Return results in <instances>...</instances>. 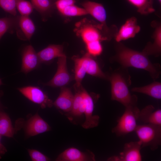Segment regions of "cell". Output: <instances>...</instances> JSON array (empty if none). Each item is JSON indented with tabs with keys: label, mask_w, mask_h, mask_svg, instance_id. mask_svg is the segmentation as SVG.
<instances>
[{
	"label": "cell",
	"mask_w": 161,
	"mask_h": 161,
	"mask_svg": "<svg viewBox=\"0 0 161 161\" xmlns=\"http://www.w3.org/2000/svg\"><path fill=\"white\" fill-rule=\"evenodd\" d=\"M153 36V44H147L142 52L147 56L153 55L159 56L161 52V27L158 24L155 27Z\"/></svg>",
	"instance_id": "obj_20"
},
{
	"label": "cell",
	"mask_w": 161,
	"mask_h": 161,
	"mask_svg": "<svg viewBox=\"0 0 161 161\" xmlns=\"http://www.w3.org/2000/svg\"><path fill=\"white\" fill-rule=\"evenodd\" d=\"M35 30V25L29 16H18L16 31L19 39L30 41Z\"/></svg>",
	"instance_id": "obj_14"
},
{
	"label": "cell",
	"mask_w": 161,
	"mask_h": 161,
	"mask_svg": "<svg viewBox=\"0 0 161 161\" xmlns=\"http://www.w3.org/2000/svg\"><path fill=\"white\" fill-rule=\"evenodd\" d=\"M72 79L67 70L66 56L65 55L58 58L57 69L55 74L49 81L44 85L54 87H62L68 84Z\"/></svg>",
	"instance_id": "obj_7"
},
{
	"label": "cell",
	"mask_w": 161,
	"mask_h": 161,
	"mask_svg": "<svg viewBox=\"0 0 161 161\" xmlns=\"http://www.w3.org/2000/svg\"><path fill=\"white\" fill-rule=\"evenodd\" d=\"M17 89L25 97L33 103L39 105L42 109L50 108L53 106V101L38 86H28Z\"/></svg>",
	"instance_id": "obj_6"
},
{
	"label": "cell",
	"mask_w": 161,
	"mask_h": 161,
	"mask_svg": "<svg viewBox=\"0 0 161 161\" xmlns=\"http://www.w3.org/2000/svg\"><path fill=\"white\" fill-rule=\"evenodd\" d=\"M56 161H95V156L90 151L82 152L74 147L67 148L61 153L55 160Z\"/></svg>",
	"instance_id": "obj_12"
},
{
	"label": "cell",
	"mask_w": 161,
	"mask_h": 161,
	"mask_svg": "<svg viewBox=\"0 0 161 161\" xmlns=\"http://www.w3.org/2000/svg\"><path fill=\"white\" fill-rule=\"evenodd\" d=\"M80 90L84 102L85 120L82 125L85 129H89L97 126L99 123L100 117L97 115H93L94 100L90 95L81 87Z\"/></svg>",
	"instance_id": "obj_9"
},
{
	"label": "cell",
	"mask_w": 161,
	"mask_h": 161,
	"mask_svg": "<svg viewBox=\"0 0 161 161\" xmlns=\"http://www.w3.org/2000/svg\"><path fill=\"white\" fill-rule=\"evenodd\" d=\"M141 144L139 141L125 144L123 150L118 155L109 157V161H141Z\"/></svg>",
	"instance_id": "obj_8"
},
{
	"label": "cell",
	"mask_w": 161,
	"mask_h": 161,
	"mask_svg": "<svg viewBox=\"0 0 161 161\" xmlns=\"http://www.w3.org/2000/svg\"><path fill=\"white\" fill-rule=\"evenodd\" d=\"M80 89L76 90L71 109L67 114L70 120L72 117H79L84 113V102Z\"/></svg>",
	"instance_id": "obj_22"
},
{
	"label": "cell",
	"mask_w": 161,
	"mask_h": 161,
	"mask_svg": "<svg viewBox=\"0 0 161 161\" xmlns=\"http://www.w3.org/2000/svg\"><path fill=\"white\" fill-rule=\"evenodd\" d=\"M131 91L143 94L157 100L161 99V83L154 81L144 86L133 87Z\"/></svg>",
	"instance_id": "obj_21"
},
{
	"label": "cell",
	"mask_w": 161,
	"mask_h": 161,
	"mask_svg": "<svg viewBox=\"0 0 161 161\" xmlns=\"http://www.w3.org/2000/svg\"><path fill=\"white\" fill-rule=\"evenodd\" d=\"M18 0H0V7L13 16L17 15L16 4Z\"/></svg>",
	"instance_id": "obj_30"
},
{
	"label": "cell",
	"mask_w": 161,
	"mask_h": 161,
	"mask_svg": "<svg viewBox=\"0 0 161 161\" xmlns=\"http://www.w3.org/2000/svg\"><path fill=\"white\" fill-rule=\"evenodd\" d=\"M140 30L136 18L132 17L127 19L120 27L115 36L117 42L134 38Z\"/></svg>",
	"instance_id": "obj_13"
},
{
	"label": "cell",
	"mask_w": 161,
	"mask_h": 161,
	"mask_svg": "<svg viewBox=\"0 0 161 161\" xmlns=\"http://www.w3.org/2000/svg\"><path fill=\"white\" fill-rule=\"evenodd\" d=\"M137 120L144 124L161 126V110H155L153 106L148 105L140 110Z\"/></svg>",
	"instance_id": "obj_15"
},
{
	"label": "cell",
	"mask_w": 161,
	"mask_h": 161,
	"mask_svg": "<svg viewBox=\"0 0 161 161\" xmlns=\"http://www.w3.org/2000/svg\"><path fill=\"white\" fill-rule=\"evenodd\" d=\"M16 132L8 114L3 110L0 111V135L8 137H13Z\"/></svg>",
	"instance_id": "obj_24"
},
{
	"label": "cell",
	"mask_w": 161,
	"mask_h": 161,
	"mask_svg": "<svg viewBox=\"0 0 161 161\" xmlns=\"http://www.w3.org/2000/svg\"><path fill=\"white\" fill-rule=\"evenodd\" d=\"M34 8L31 2L26 0H18L16 4V9L21 16H28L31 13Z\"/></svg>",
	"instance_id": "obj_29"
},
{
	"label": "cell",
	"mask_w": 161,
	"mask_h": 161,
	"mask_svg": "<svg viewBox=\"0 0 161 161\" xmlns=\"http://www.w3.org/2000/svg\"><path fill=\"white\" fill-rule=\"evenodd\" d=\"M51 127L48 123L36 113L26 122L24 127L26 136H35L49 131Z\"/></svg>",
	"instance_id": "obj_11"
},
{
	"label": "cell",
	"mask_w": 161,
	"mask_h": 161,
	"mask_svg": "<svg viewBox=\"0 0 161 161\" xmlns=\"http://www.w3.org/2000/svg\"><path fill=\"white\" fill-rule=\"evenodd\" d=\"M75 2V0H57L55 5L58 11L60 12L66 7L74 4Z\"/></svg>",
	"instance_id": "obj_33"
},
{
	"label": "cell",
	"mask_w": 161,
	"mask_h": 161,
	"mask_svg": "<svg viewBox=\"0 0 161 161\" xmlns=\"http://www.w3.org/2000/svg\"><path fill=\"white\" fill-rule=\"evenodd\" d=\"M82 5L88 14H89L99 21L106 28V13L103 6L96 2L87 1L83 2Z\"/></svg>",
	"instance_id": "obj_16"
},
{
	"label": "cell",
	"mask_w": 161,
	"mask_h": 161,
	"mask_svg": "<svg viewBox=\"0 0 161 161\" xmlns=\"http://www.w3.org/2000/svg\"><path fill=\"white\" fill-rule=\"evenodd\" d=\"M63 47L61 45L51 44L37 53L41 63H47L56 58L65 55Z\"/></svg>",
	"instance_id": "obj_18"
},
{
	"label": "cell",
	"mask_w": 161,
	"mask_h": 161,
	"mask_svg": "<svg viewBox=\"0 0 161 161\" xmlns=\"http://www.w3.org/2000/svg\"><path fill=\"white\" fill-rule=\"evenodd\" d=\"M3 84L2 82L1 79L0 78V86L2 85H3Z\"/></svg>",
	"instance_id": "obj_36"
},
{
	"label": "cell",
	"mask_w": 161,
	"mask_h": 161,
	"mask_svg": "<svg viewBox=\"0 0 161 161\" xmlns=\"http://www.w3.org/2000/svg\"><path fill=\"white\" fill-rule=\"evenodd\" d=\"M100 42L96 41L86 45L88 53L93 56L100 55L103 51V48Z\"/></svg>",
	"instance_id": "obj_31"
},
{
	"label": "cell",
	"mask_w": 161,
	"mask_h": 161,
	"mask_svg": "<svg viewBox=\"0 0 161 161\" xmlns=\"http://www.w3.org/2000/svg\"><path fill=\"white\" fill-rule=\"evenodd\" d=\"M127 69L121 66L108 75L111 84V99L119 102L125 107L137 105L138 99L136 95H131L130 92L131 80Z\"/></svg>",
	"instance_id": "obj_2"
},
{
	"label": "cell",
	"mask_w": 161,
	"mask_h": 161,
	"mask_svg": "<svg viewBox=\"0 0 161 161\" xmlns=\"http://www.w3.org/2000/svg\"><path fill=\"white\" fill-rule=\"evenodd\" d=\"M3 95V92L2 91H0V98ZM4 108V107L2 105L0 100V111L3 110Z\"/></svg>",
	"instance_id": "obj_35"
},
{
	"label": "cell",
	"mask_w": 161,
	"mask_h": 161,
	"mask_svg": "<svg viewBox=\"0 0 161 161\" xmlns=\"http://www.w3.org/2000/svg\"><path fill=\"white\" fill-rule=\"evenodd\" d=\"M29 154L32 161H48L50 159L39 151L34 149H28Z\"/></svg>",
	"instance_id": "obj_32"
},
{
	"label": "cell",
	"mask_w": 161,
	"mask_h": 161,
	"mask_svg": "<svg viewBox=\"0 0 161 161\" xmlns=\"http://www.w3.org/2000/svg\"><path fill=\"white\" fill-rule=\"evenodd\" d=\"M75 64V90L81 86V82L86 74L85 69L82 57L76 56L72 58Z\"/></svg>",
	"instance_id": "obj_25"
},
{
	"label": "cell",
	"mask_w": 161,
	"mask_h": 161,
	"mask_svg": "<svg viewBox=\"0 0 161 161\" xmlns=\"http://www.w3.org/2000/svg\"><path fill=\"white\" fill-rule=\"evenodd\" d=\"M140 110L137 105L125 107L117 124L112 129V132L119 137L134 131L137 126V121Z\"/></svg>",
	"instance_id": "obj_5"
},
{
	"label": "cell",
	"mask_w": 161,
	"mask_h": 161,
	"mask_svg": "<svg viewBox=\"0 0 161 161\" xmlns=\"http://www.w3.org/2000/svg\"><path fill=\"white\" fill-rule=\"evenodd\" d=\"M0 135V159L1 158L2 156L4 155L7 151L5 147L1 143V137Z\"/></svg>",
	"instance_id": "obj_34"
},
{
	"label": "cell",
	"mask_w": 161,
	"mask_h": 161,
	"mask_svg": "<svg viewBox=\"0 0 161 161\" xmlns=\"http://www.w3.org/2000/svg\"><path fill=\"white\" fill-rule=\"evenodd\" d=\"M61 88L58 96L53 102V106L58 109L68 113L72 108L74 95L70 89L64 87Z\"/></svg>",
	"instance_id": "obj_17"
},
{
	"label": "cell",
	"mask_w": 161,
	"mask_h": 161,
	"mask_svg": "<svg viewBox=\"0 0 161 161\" xmlns=\"http://www.w3.org/2000/svg\"><path fill=\"white\" fill-rule=\"evenodd\" d=\"M141 148L148 147L152 151L161 145V126L151 124L137 125L135 131Z\"/></svg>",
	"instance_id": "obj_4"
},
{
	"label": "cell",
	"mask_w": 161,
	"mask_h": 161,
	"mask_svg": "<svg viewBox=\"0 0 161 161\" xmlns=\"http://www.w3.org/2000/svg\"><path fill=\"white\" fill-rule=\"evenodd\" d=\"M87 53L82 57L86 73L92 76L108 80V75L101 69L97 62Z\"/></svg>",
	"instance_id": "obj_19"
},
{
	"label": "cell",
	"mask_w": 161,
	"mask_h": 161,
	"mask_svg": "<svg viewBox=\"0 0 161 161\" xmlns=\"http://www.w3.org/2000/svg\"><path fill=\"white\" fill-rule=\"evenodd\" d=\"M137 9L138 13L142 15H147L154 12L153 0H126Z\"/></svg>",
	"instance_id": "obj_27"
},
{
	"label": "cell",
	"mask_w": 161,
	"mask_h": 161,
	"mask_svg": "<svg viewBox=\"0 0 161 161\" xmlns=\"http://www.w3.org/2000/svg\"><path fill=\"white\" fill-rule=\"evenodd\" d=\"M117 43L115 47L116 53L112 58V61L118 63L124 68L133 67L144 70L148 72L154 80L160 77L161 71L159 64L151 62L148 56L143 52L131 49Z\"/></svg>",
	"instance_id": "obj_1"
},
{
	"label": "cell",
	"mask_w": 161,
	"mask_h": 161,
	"mask_svg": "<svg viewBox=\"0 0 161 161\" xmlns=\"http://www.w3.org/2000/svg\"><path fill=\"white\" fill-rule=\"evenodd\" d=\"M159 2V3L160 4H161V0H158Z\"/></svg>",
	"instance_id": "obj_37"
},
{
	"label": "cell",
	"mask_w": 161,
	"mask_h": 161,
	"mask_svg": "<svg viewBox=\"0 0 161 161\" xmlns=\"http://www.w3.org/2000/svg\"><path fill=\"white\" fill-rule=\"evenodd\" d=\"M33 7L45 20L47 16L49 15L55 6V0H31Z\"/></svg>",
	"instance_id": "obj_23"
},
{
	"label": "cell",
	"mask_w": 161,
	"mask_h": 161,
	"mask_svg": "<svg viewBox=\"0 0 161 161\" xmlns=\"http://www.w3.org/2000/svg\"><path fill=\"white\" fill-rule=\"evenodd\" d=\"M105 29L108 31L101 24L95 23L84 18L76 23L74 31L86 45L96 41L107 40L108 38L102 32Z\"/></svg>",
	"instance_id": "obj_3"
},
{
	"label": "cell",
	"mask_w": 161,
	"mask_h": 161,
	"mask_svg": "<svg viewBox=\"0 0 161 161\" xmlns=\"http://www.w3.org/2000/svg\"><path fill=\"white\" fill-rule=\"evenodd\" d=\"M22 63L21 72L25 74L38 68L41 63L33 47L26 46L21 53Z\"/></svg>",
	"instance_id": "obj_10"
},
{
	"label": "cell",
	"mask_w": 161,
	"mask_h": 161,
	"mask_svg": "<svg viewBox=\"0 0 161 161\" xmlns=\"http://www.w3.org/2000/svg\"><path fill=\"white\" fill-rule=\"evenodd\" d=\"M60 13L64 16H82L88 14L84 8L78 7L75 4L66 7Z\"/></svg>",
	"instance_id": "obj_28"
},
{
	"label": "cell",
	"mask_w": 161,
	"mask_h": 161,
	"mask_svg": "<svg viewBox=\"0 0 161 161\" xmlns=\"http://www.w3.org/2000/svg\"><path fill=\"white\" fill-rule=\"evenodd\" d=\"M18 16L0 18V40L7 32L12 33L16 30Z\"/></svg>",
	"instance_id": "obj_26"
}]
</instances>
